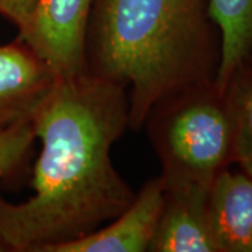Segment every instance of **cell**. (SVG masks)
<instances>
[{
    "label": "cell",
    "mask_w": 252,
    "mask_h": 252,
    "mask_svg": "<svg viewBox=\"0 0 252 252\" xmlns=\"http://www.w3.org/2000/svg\"><path fill=\"white\" fill-rule=\"evenodd\" d=\"M31 124L41 140L34 193L21 203L0 195L4 251L48 252L81 238L121 215L136 195L111 158L112 144L129 127L124 84L90 70L56 77Z\"/></svg>",
    "instance_id": "6da1fadb"
},
{
    "label": "cell",
    "mask_w": 252,
    "mask_h": 252,
    "mask_svg": "<svg viewBox=\"0 0 252 252\" xmlns=\"http://www.w3.org/2000/svg\"><path fill=\"white\" fill-rule=\"evenodd\" d=\"M221 36L209 0H95L87 70L124 84L129 127H143L160 99L216 80Z\"/></svg>",
    "instance_id": "7a4b0ae2"
},
{
    "label": "cell",
    "mask_w": 252,
    "mask_h": 252,
    "mask_svg": "<svg viewBox=\"0 0 252 252\" xmlns=\"http://www.w3.org/2000/svg\"><path fill=\"white\" fill-rule=\"evenodd\" d=\"M165 185L210 189L234 164V115L216 80L199 83L154 104L144 119Z\"/></svg>",
    "instance_id": "3957f363"
},
{
    "label": "cell",
    "mask_w": 252,
    "mask_h": 252,
    "mask_svg": "<svg viewBox=\"0 0 252 252\" xmlns=\"http://www.w3.org/2000/svg\"><path fill=\"white\" fill-rule=\"evenodd\" d=\"M95 0H38L23 41L51 67L56 77L87 70V34Z\"/></svg>",
    "instance_id": "277c9868"
},
{
    "label": "cell",
    "mask_w": 252,
    "mask_h": 252,
    "mask_svg": "<svg viewBox=\"0 0 252 252\" xmlns=\"http://www.w3.org/2000/svg\"><path fill=\"white\" fill-rule=\"evenodd\" d=\"M164 205L161 175L149 180L132 203L115 219L81 238L55 245L48 252L149 251Z\"/></svg>",
    "instance_id": "5b68a950"
},
{
    "label": "cell",
    "mask_w": 252,
    "mask_h": 252,
    "mask_svg": "<svg viewBox=\"0 0 252 252\" xmlns=\"http://www.w3.org/2000/svg\"><path fill=\"white\" fill-rule=\"evenodd\" d=\"M209 190L164 184V205L149 251L217 252L209 217Z\"/></svg>",
    "instance_id": "8992f818"
},
{
    "label": "cell",
    "mask_w": 252,
    "mask_h": 252,
    "mask_svg": "<svg viewBox=\"0 0 252 252\" xmlns=\"http://www.w3.org/2000/svg\"><path fill=\"white\" fill-rule=\"evenodd\" d=\"M55 80L51 67L23 41L0 45V132L32 117Z\"/></svg>",
    "instance_id": "52a82bcc"
},
{
    "label": "cell",
    "mask_w": 252,
    "mask_h": 252,
    "mask_svg": "<svg viewBox=\"0 0 252 252\" xmlns=\"http://www.w3.org/2000/svg\"><path fill=\"white\" fill-rule=\"evenodd\" d=\"M209 217L217 252H252V177L227 168L209 190Z\"/></svg>",
    "instance_id": "ba28073f"
},
{
    "label": "cell",
    "mask_w": 252,
    "mask_h": 252,
    "mask_svg": "<svg viewBox=\"0 0 252 252\" xmlns=\"http://www.w3.org/2000/svg\"><path fill=\"white\" fill-rule=\"evenodd\" d=\"M209 11L221 36L216 84L224 90L237 66L252 54V0H209Z\"/></svg>",
    "instance_id": "9c48e42d"
},
{
    "label": "cell",
    "mask_w": 252,
    "mask_h": 252,
    "mask_svg": "<svg viewBox=\"0 0 252 252\" xmlns=\"http://www.w3.org/2000/svg\"><path fill=\"white\" fill-rule=\"evenodd\" d=\"M225 91L234 115V164L252 177V54L237 66Z\"/></svg>",
    "instance_id": "30bf717a"
},
{
    "label": "cell",
    "mask_w": 252,
    "mask_h": 252,
    "mask_svg": "<svg viewBox=\"0 0 252 252\" xmlns=\"http://www.w3.org/2000/svg\"><path fill=\"white\" fill-rule=\"evenodd\" d=\"M35 140L31 118L21 119L0 132V178L18 168Z\"/></svg>",
    "instance_id": "8fae6325"
},
{
    "label": "cell",
    "mask_w": 252,
    "mask_h": 252,
    "mask_svg": "<svg viewBox=\"0 0 252 252\" xmlns=\"http://www.w3.org/2000/svg\"><path fill=\"white\" fill-rule=\"evenodd\" d=\"M38 0H0V16L6 17L20 30L31 17Z\"/></svg>",
    "instance_id": "7c38bea8"
},
{
    "label": "cell",
    "mask_w": 252,
    "mask_h": 252,
    "mask_svg": "<svg viewBox=\"0 0 252 252\" xmlns=\"http://www.w3.org/2000/svg\"><path fill=\"white\" fill-rule=\"evenodd\" d=\"M1 251H4V248H3V247H1V244H0V252Z\"/></svg>",
    "instance_id": "4fadbf2b"
}]
</instances>
